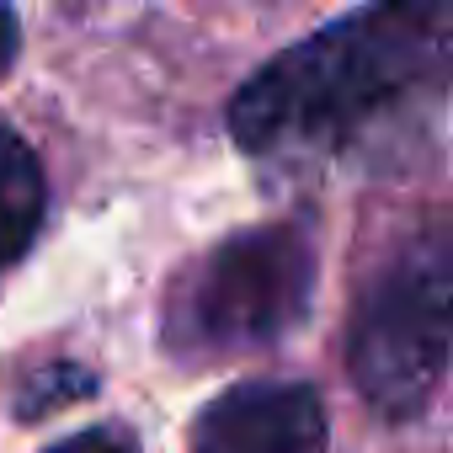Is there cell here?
<instances>
[{
  "instance_id": "obj_8",
  "label": "cell",
  "mask_w": 453,
  "mask_h": 453,
  "mask_svg": "<svg viewBox=\"0 0 453 453\" xmlns=\"http://www.w3.org/2000/svg\"><path fill=\"white\" fill-rule=\"evenodd\" d=\"M17 43H22L17 6H12V0H0V75H12V65H17Z\"/></svg>"
},
{
  "instance_id": "obj_6",
  "label": "cell",
  "mask_w": 453,
  "mask_h": 453,
  "mask_svg": "<svg viewBox=\"0 0 453 453\" xmlns=\"http://www.w3.org/2000/svg\"><path fill=\"white\" fill-rule=\"evenodd\" d=\"M86 395H96V373L91 368H81V363H49L43 373L27 379V389L17 400V416L22 421H38V416L59 411L70 400H86Z\"/></svg>"
},
{
  "instance_id": "obj_3",
  "label": "cell",
  "mask_w": 453,
  "mask_h": 453,
  "mask_svg": "<svg viewBox=\"0 0 453 453\" xmlns=\"http://www.w3.org/2000/svg\"><path fill=\"white\" fill-rule=\"evenodd\" d=\"M315 283L320 257L315 235L299 219L251 224V230L224 235L219 246L192 257L171 278L160 342L187 368L267 352L304 326Z\"/></svg>"
},
{
  "instance_id": "obj_2",
  "label": "cell",
  "mask_w": 453,
  "mask_h": 453,
  "mask_svg": "<svg viewBox=\"0 0 453 453\" xmlns=\"http://www.w3.org/2000/svg\"><path fill=\"white\" fill-rule=\"evenodd\" d=\"M347 373L384 421L432 405L453 363V208L411 219L373 262L347 320Z\"/></svg>"
},
{
  "instance_id": "obj_7",
  "label": "cell",
  "mask_w": 453,
  "mask_h": 453,
  "mask_svg": "<svg viewBox=\"0 0 453 453\" xmlns=\"http://www.w3.org/2000/svg\"><path fill=\"white\" fill-rule=\"evenodd\" d=\"M49 453H139V442H134L118 421H102V426H86V432L54 442Z\"/></svg>"
},
{
  "instance_id": "obj_5",
  "label": "cell",
  "mask_w": 453,
  "mask_h": 453,
  "mask_svg": "<svg viewBox=\"0 0 453 453\" xmlns=\"http://www.w3.org/2000/svg\"><path fill=\"white\" fill-rule=\"evenodd\" d=\"M43 213H49L43 165L17 128L0 123V273L27 257V246L43 230Z\"/></svg>"
},
{
  "instance_id": "obj_1",
  "label": "cell",
  "mask_w": 453,
  "mask_h": 453,
  "mask_svg": "<svg viewBox=\"0 0 453 453\" xmlns=\"http://www.w3.org/2000/svg\"><path fill=\"white\" fill-rule=\"evenodd\" d=\"M453 102V0H363L273 54L230 134L278 176H395L437 150Z\"/></svg>"
},
{
  "instance_id": "obj_4",
  "label": "cell",
  "mask_w": 453,
  "mask_h": 453,
  "mask_svg": "<svg viewBox=\"0 0 453 453\" xmlns=\"http://www.w3.org/2000/svg\"><path fill=\"white\" fill-rule=\"evenodd\" d=\"M192 453H326V405L299 379H251L208 400Z\"/></svg>"
}]
</instances>
